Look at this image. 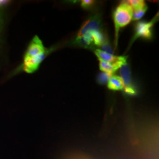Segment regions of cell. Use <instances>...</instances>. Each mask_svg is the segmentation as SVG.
<instances>
[{
	"mask_svg": "<svg viewBox=\"0 0 159 159\" xmlns=\"http://www.w3.org/2000/svg\"><path fill=\"white\" fill-rule=\"evenodd\" d=\"M101 50L106 53H108L109 54H111V55H113L114 52L113 49V48L111 47V46L110 45L108 40L104 43L102 46H101Z\"/></svg>",
	"mask_w": 159,
	"mask_h": 159,
	"instance_id": "cell-14",
	"label": "cell"
},
{
	"mask_svg": "<svg viewBox=\"0 0 159 159\" xmlns=\"http://www.w3.org/2000/svg\"><path fill=\"white\" fill-rule=\"evenodd\" d=\"M47 49L40 38L37 35H35L30 41L23 57H32L44 52Z\"/></svg>",
	"mask_w": 159,
	"mask_h": 159,
	"instance_id": "cell-4",
	"label": "cell"
},
{
	"mask_svg": "<svg viewBox=\"0 0 159 159\" xmlns=\"http://www.w3.org/2000/svg\"><path fill=\"white\" fill-rule=\"evenodd\" d=\"M107 87L109 90L113 91L123 90L124 89L123 83L118 75H112L108 80Z\"/></svg>",
	"mask_w": 159,
	"mask_h": 159,
	"instance_id": "cell-8",
	"label": "cell"
},
{
	"mask_svg": "<svg viewBox=\"0 0 159 159\" xmlns=\"http://www.w3.org/2000/svg\"><path fill=\"white\" fill-rule=\"evenodd\" d=\"M157 16L154 17L153 19L150 21H139L135 24L134 33L133 39L131 41L130 46L133 42L139 38H142L145 40H152L153 35L154 25L158 20Z\"/></svg>",
	"mask_w": 159,
	"mask_h": 159,
	"instance_id": "cell-2",
	"label": "cell"
},
{
	"mask_svg": "<svg viewBox=\"0 0 159 159\" xmlns=\"http://www.w3.org/2000/svg\"><path fill=\"white\" fill-rule=\"evenodd\" d=\"M94 52L99 60H101L102 61L107 62V63H111V64L117 63L128 57V56H119V57L114 56L113 55L109 54L108 53H106L99 49H96L94 51Z\"/></svg>",
	"mask_w": 159,
	"mask_h": 159,
	"instance_id": "cell-6",
	"label": "cell"
},
{
	"mask_svg": "<svg viewBox=\"0 0 159 159\" xmlns=\"http://www.w3.org/2000/svg\"><path fill=\"white\" fill-rule=\"evenodd\" d=\"M119 69L120 77L123 83L124 88L134 86L131 76L130 68L127 61L121 64Z\"/></svg>",
	"mask_w": 159,
	"mask_h": 159,
	"instance_id": "cell-5",
	"label": "cell"
},
{
	"mask_svg": "<svg viewBox=\"0 0 159 159\" xmlns=\"http://www.w3.org/2000/svg\"><path fill=\"white\" fill-rule=\"evenodd\" d=\"M148 6H144L136 10H133L132 13V20L133 21H137L142 18L148 10Z\"/></svg>",
	"mask_w": 159,
	"mask_h": 159,
	"instance_id": "cell-11",
	"label": "cell"
},
{
	"mask_svg": "<svg viewBox=\"0 0 159 159\" xmlns=\"http://www.w3.org/2000/svg\"><path fill=\"white\" fill-rule=\"evenodd\" d=\"M92 35L94 45L96 46H102L104 43H106L108 40L107 34H105V33L101 30L93 31Z\"/></svg>",
	"mask_w": 159,
	"mask_h": 159,
	"instance_id": "cell-9",
	"label": "cell"
},
{
	"mask_svg": "<svg viewBox=\"0 0 159 159\" xmlns=\"http://www.w3.org/2000/svg\"><path fill=\"white\" fill-rule=\"evenodd\" d=\"M111 74L102 72L98 74L97 77V81L100 84H106V83H108V80L111 78Z\"/></svg>",
	"mask_w": 159,
	"mask_h": 159,
	"instance_id": "cell-12",
	"label": "cell"
},
{
	"mask_svg": "<svg viewBox=\"0 0 159 159\" xmlns=\"http://www.w3.org/2000/svg\"><path fill=\"white\" fill-rule=\"evenodd\" d=\"M95 4V1L93 0H83L81 2V6L85 9L90 8Z\"/></svg>",
	"mask_w": 159,
	"mask_h": 159,
	"instance_id": "cell-16",
	"label": "cell"
},
{
	"mask_svg": "<svg viewBox=\"0 0 159 159\" xmlns=\"http://www.w3.org/2000/svg\"><path fill=\"white\" fill-rule=\"evenodd\" d=\"M133 10L127 1H122L114 10V23L115 27L116 47L117 44L118 35L120 30L127 25L132 20Z\"/></svg>",
	"mask_w": 159,
	"mask_h": 159,
	"instance_id": "cell-1",
	"label": "cell"
},
{
	"mask_svg": "<svg viewBox=\"0 0 159 159\" xmlns=\"http://www.w3.org/2000/svg\"><path fill=\"white\" fill-rule=\"evenodd\" d=\"M102 25L101 16L96 14L88 18L83 23L77 34L76 39H79L83 36L88 32H93L94 31L100 30Z\"/></svg>",
	"mask_w": 159,
	"mask_h": 159,
	"instance_id": "cell-3",
	"label": "cell"
},
{
	"mask_svg": "<svg viewBox=\"0 0 159 159\" xmlns=\"http://www.w3.org/2000/svg\"><path fill=\"white\" fill-rule=\"evenodd\" d=\"M123 91L125 93V94L128 95V96H133L136 95L137 93L136 89L135 88L134 86H132V87H125L123 89Z\"/></svg>",
	"mask_w": 159,
	"mask_h": 159,
	"instance_id": "cell-15",
	"label": "cell"
},
{
	"mask_svg": "<svg viewBox=\"0 0 159 159\" xmlns=\"http://www.w3.org/2000/svg\"><path fill=\"white\" fill-rule=\"evenodd\" d=\"M5 27V17L3 8L0 4V49L2 46L3 33Z\"/></svg>",
	"mask_w": 159,
	"mask_h": 159,
	"instance_id": "cell-10",
	"label": "cell"
},
{
	"mask_svg": "<svg viewBox=\"0 0 159 159\" xmlns=\"http://www.w3.org/2000/svg\"><path fill=\"white\" fill-rule=\"evenodd\" d=\"M127 2L131 7L133 10H136L139 8L146 6V4L145 3V2L142 0H131V1H127Z\"/></svg>",
	"mask_w": 159,
	"mask_h": 159,
	"instance_id": "cell-13",
	"label": "cell"
},
{
	"mask_svg": "<svg viewBox=\"0 0 159 159\" xmlns=\"http://www.w3.org/2000/svg\"><path fill=\"white\" fill-rule=\"evenodd\" d=\"M74 43L77 45L82 46L84 48H91L93 47V45H94L92 32H88L81 37L79 39H75Z\"/></svg>",
	"mask_w": 159,
	"mask_h": 159,
	"instance_id": "cell-7",
	"label": "cell"
}]
</instances>
